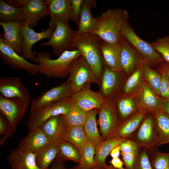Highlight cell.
<instances>
[{"label":"cell","mask_w":169,"mask_h":169,"mask_svg":"<svg viewBox=\"0 0 169 169\" xmlns=\"http://www.w3.org/2000/svg\"><path fill=\"white\" fill-rule=\"evenodd\" d=\"M89 113L72 102L69 110L65 114L62 115L65 127L78 126L84 127Z\"/></svg>","instance_id":"obj_33"},{"label":"cell","mask_w":169,"mask_h":169,"mask_svg":"<svg viewBox=\"0 0 169 169\" xmlns=\"http://www.w3.org/2000/svg\"><path fill=\"white\" fill-rule=\"evenodd\" d=\"M23 21L32 28L41 19L48 15L45 0H27L23 7Z\"/></svg>","instance_id":"obj_20"},{"label":"cell","mask_w":169,"mask_h":169,"mask_svg":"<svg viewBox=\"0 0 169 169\" xmlns=\"http://www.w3.org/2000/svg\"><path fill=\"white\" fill-rule=\"evenodd\" d=\"M0 58L3 64L16 70H23L31 75L39 73V65L31 63L18 54L0 38Z\"/></svg>","instance_id":"obj_12"},{"label":"cell","mask_w":169,"mask_h":169,"mask_svg":"<svg viewBox=\"0 0 169 169\" xmlns=\"http://www.w3.org/2000/svg\"><path fill=\"white\" fill-rule=\"evenodd\" d=\"M71 102L70 98L30 111L27 124L29 130L40 127L53 117L65 114L69 110Z\"/></svg>","instance_id":"obj_9"},{"label":"cell","mask_w":169,"mask_h":169,"mask_svg":"<svg viewBox=\"0 0 169 169\" xmlns=\"http://www.w3.org/2000/svg\"><path fill=\"white\" fill-rule=\"evenodd\" d=\"M62 140L75 146L81 154L88 142L84 127L80 126L65 128Z\"/></svg>","instance_id":"obj_31"},{"label":"cell","mask_w":169,"mask_h":169,"mask_svg":"<svg viewBox=\"0 0 169 169\" xmlns=\"http://www.w3.org/2000/svg\"><path fill=\"white\" fill-rule=\"evenodd\" d=\"M50 18L49 23L56 24V21H71L70 0H45Z\"/></svg>","instance_id":"obj_24"},{"label":"cell","mask_w":169,"mask_h":169,"mask_svg":"<svg viewBox=\"0 0 169 169\" xmlns=\"http://www.w3.org/2000/svg\"><path fill=\"white\" fill-rule=\"evenodd\" d=\"M147 112L142 110H138L127 119L121 123L114 138L127 140L130 139L137 130Z\"/></svg>","instance_id":"obj_25"},{"label":"cell","mask_w":169,"mask_h":169,"mask_svg":"<svg viewBox=\"0 0 169 169\" xmlns=\"http://www.w3.org/2000/svg\"><path fill=\"white\" fill-rule=\"evenodd\" d=\"M128 11L120 8L109 9L98 16L97 28L90 32L99 36L103 41L110 43L120 42L121 31L124 25L128 21Z\"/></svg>","instance_id":"obj_1"},{"label":"cell","mask_w":169,"mask_h":169,"mask_svg":"<svg viewBox=\"0 0 169 169\" xmlns=\"http://www.w3.org/2000/svg\"><path fill=\"white\" fill-rule=\"evenodd\" d=\"M120 62L122 71L131 74L143 61L131 46L121 36L120 42Z\"/></svg>","instance_id":"obj_19"},{"label":"cell","mask_w":169,"mask_h":169,"mask_svg":"<svg viewBox=\"0 0 169 169\" xmlns=\"http://www.w3.org/2000/svg\"><path fill=\"white\" fill-rule=\"evenodd\" d=\"M124 82L121 88V96H136L143 89L145 83L140 66H137Z\"/></svg>","instance_id":"obj_28"},{"label":"cell","mask_w":169,"mask_h":169,"mask_svg":"<svg viewBox=\"0 0 169 169\" xmlns=\"http://www.w3.org/2000/svg\"><path fill=\"white\" fill-rule=\"evenodd\" d=\"M90 84H86L70 98L73 103L88 113L99 109L106 100L99 92H94L91 90Z\"/></svg>","instance_id":"obj_13"},{"label":"cell","mask_w":169,"mask_h":169,"mask_svg":"<svg viewBox=\"0 0 169 169\" xmlns=\"http://www.w3.org/2000/svg\"><path fill=\"white\" fill-rule=\"evenodd\" d=\"M0 93L8 98H18L28 107L30 100L29 92L20 79L17 77H4L0 79Z\"/></svg>","instance_id":"obj_15"},{"label":"cell","mask_w":169,"mask_h":169,"mask_svg":"<svg viewBox=\"0 0 169 169\" xmlns=\"http://www.w3.org/2000/svg\"><path fill=\"white\" fill-rule=\"evenodd\" d=\"M125 74L112 71L104 64L99 85V92L105 100H114L124 82Z\"/></svg>","instance_id":"obj_10"},{"label":"cell","mask_w":169,"mask_h":169,"mask_svg":"<svg viewBox=\"0 0 169 169\" xmlns=\"http://www.w3.org/2000/svg\"><path fill=\"white\" fill-rule=\"evenodd\" d=\"M138 152V151L131 153H121L125 165V169H134V163Z\"/></svg>","instance_id":"obj_47"},{"label":"cell","mask_w":169,"mask_h":169,"mask_svg":"<svg viewBox=\"0 0 169 169\" xmlns=\"http://www.w3.org/2000/svg\"><path fill=\"white\" fill-rule=\"evenodd\" d=\"M95 0H83L80 14L79 23L78 29L75 30L76 35L91 32L97 28L98 23L96 18L91 13V9L96 6Z\"/></svg>","instance_id":"obj_21"},{"label":"cell","mask_w":169,"mask_h":169,"mask_svg":"<svg viewBox=\"0 0 169 169\" xmlns=\"http://www.w3.org/2000/svg\"><path fill=\"white\" fill-rule=\"evenodd\" d=\"M150 44L164 61L169 63V36L158 39Z\"/></svg>","instance_id":"obj_40"},{"label":"cell","mask_w":169,"mask_h":169,"mask_svg":"<svg viewBox=\"0 0 169 169\" xmlns=\"http://www.w3.org/2000/svg\"><path fill=\"white\" fill-rule=\"evenodd\" d=\"M63 162L56 159L49 169H64Z\"/></svg>","instance_id":"obj_52"},{"label":"cell","mask_w":169,"mask_h":169,"mask_svg":"<svg viewBox=\"0 0 169 169\" xmlns=\"http://www.w3.org/2000/svg\"><path fill=\"white\" fill-rule=\"evenodd\" d=\"M98 124L103 140L113 138L121 124L114 100H105L97 110Z\"/></svg>","instance_id":"obj_7"},{"label":"cell","mask_w":169,"mask_h":169,"mask_svg":"<svg viewBox=\"0 0 169 169\" xmlns=\"http://www.w3.org/2000/svg\"><path fill=\"white\" fill-rule=\"evenodd\" d=\"M121 123L138 110L136 96L117 97L114 100Z\"/></svg>","instance_id":"obj_32"},{"label":"cell","mask_w":169,"mask_h":169,"mask_svg":"<svg viewBox=\"0 0 169 169\" xmlns=\"http://www.w3.org/2000/svg\"><path fill=\"white\" fill-rule=\"evenodd\" d=\"M75 31L70 27L68 21L58 20L54 33L47 41L41 44V46H50L54 54L59 56L66 50L76 49L74 41Z\"/></svg>","instance_id":"obj_4"},{"label":"cell","mask_w":169,"mask_h":169,"mask_svg":"<svg viewBox=\"0 0 169 169\" xmlns=\"http://www.w3.org/2000/svg\"><path fill=\"white\" fill-rule=\"evenodd\" d=\"M120 151L119 146L118 145L112 150L110 155L112 158L118 157L120 154Z\"/></svg>","instance_id":"obj_53"},{"label":"cell","mask_w":169,"mask_h":169,"mask_svg":"<svg viewBox=\"0 0 169 169\" xmlns=\"http://www.w3.org/2000/svg\"><path fill=\"white\" fill-rule=\"evenodd\" d=\"M138 110H142L152 114L157 110H163L161 98L157 96L145 83L144 87L136 96Z\"/></svg>","instance_id":"obj_22"},{"label":"cell","mask_w":169,"mask_h":169,"mask_svg":"<svg viewBox=\"0 0 169 169\" xmlns=\"http://www.w3.org/2000/svg\"><path fill=\"white\" fill-rule=\"evenodd\" d=\"M95 146L88 142L81 154L78 167L82 169H90L96 166L95 160Z\"/></svg>","instance_id":"obj_39"},{"label":"cell","mask_w":169,"mask_h":169,"mask_svg":"<svg viewBox=\"0 0 169 169\" xmlns=\"http://www.w3.org/2000/svg\"><path fill=\"white\" fill-rule=\"evenodd\" d=\"M107 169H116L114 168L112 165L108 166Z\"/></svg>","instance_id":"obj_55"},{"label":"cell","mask_w":169,"mask_h":169,"mask_svg":"<svg viewBox=\"0 0 169 169\" xmlns=\"http://www.w3.org/2000/svg\"><path fill=\"white\" fill-rule=\"evenodd\" d=\"M27 0H8L5 1L10 5L16 7H23Z\"/></svg>","instance_id":"obj_49"},{"label":"cell","mask_w":169,"mask_h":169,"mask_svg":"<svg viewBox=\"0 0 169 169\" xmlns=\"http://www.w3.org/2000/svg\"><path fill=\"white\" fill-rule=\"evenodd\" d=\"M153 115L158 139V146L169 143V115L162 110H157Z\"/></svg>","instance_id":"obj_30"},{"label":"cell","mask_w":169,"mask_h":169,"mask_svg":"<svg viewBox=\"0 0 169 169\" xmlns=\"http://www.w3.org/2000/svg\"><path fill=\"white\" fill-rule=\"evenodd\" d=\"M126 140L113 138L103 140L95 146V161L97 166H104L106 165L105 161L112 150Z\"/></svg>","instance_id":"obj_29"},{"label":"cell","mask_w":169,"mask_h":169,"mask_svg":"<svg viewBox=\"0 0 169 169\" xmlns=\"http://www.w3.org/2000/svg\"><path fill=\"white\" fill-rule=\"evenodd\" d=\"M59 143L51 141L36 154L38 166L43 169H49V166L55 159L58 152Z\"/></svg>","instance_id":"obj_34"},{"label":"cell","mask_w":169,"mask_h":169,"mask_svg":"<svg viewBox=\"0 0 169 169\" xmlns=\"http://www.w3.org/2000/svg\"><path fill=\"white\" fill-rule=\"evenodd\" d=\"M164 72L167 75L169 79V63L165 61L161 63L158 69Z\"/></svg>","instance_id":"obj_50"},{"label":"cell","mask_w":169,"mask_h":169,"mask_svg":"<svg viewBox=\"0 0 169 169\" xmlns=\"http://www.w3.org/2000/svg\"><path fill=\"white\" fill-rule=\"evenodd\" d=\"M51 141L41 127L28 130V134L20 141L17 148L37 154Z\"/></svg>","instance_id":"obj_18"},{"label":"cell","mask_w":169,"mask_h":169,"mask_svg":"<svg viewBox=\"0 0 169 169\" xmlns=\"http://www.w3.org/2000/svg\"><path fill=\"white\" fill-rule=\"evenodd\" d=\"M56 24L49 23V27L47 30L36 32L30 28L26 22L23 21L20 30L23 40V57L26 59L38 64V56L32 51V47L35 43L40 40L45 39L49 40L54 31Z\"/></svg>","instance_id":"obj_8"},{"label":"cell","mask_w":169,"mask_h":169,"mask_svg":"<svg viewBox=\"0 0 169 169\" xmlns=\"http://www.w3.org/2000/svg\"><path fill=\"white\" fill-rule=\"evenodd\" d=\"M110 162L114 168L116 169H125L123 167V162L119 157L112 158Z\"/></svg>","instance_id":"obj_48"},{"label":"cell","mask_w":169,"mask_h":169,"mask_svg":"<svg viewBox=\"0 0 169 169\" xmlns=\"http://www.w3.org/2000/svg\"><path fill=\"white\" fill-rule=\"evenodd\" d=\"M23 7H16L0 0V17L3 22H22L23 21Z\"/></svg>","instance_id":"obj_38"},{"label":"cell","mask_w":169,"mask_h":169,"mask_svg":"<svg viewBox=\"0 0 169 169\" xmlns=\"http://www.w3.org/2000/svg\"><path fill=\"white\" fill-rule=\"evenodd\" d=\"M151 165L153 169H169V153L156 151Z\"/></svg>","instance_id":"obj_41"},{"label":"cell","mask_w":169,"mask_h":169,"mask_svg":"<svg viewBox=\"0 0 169 169\" xmlns=\"http://www.w3.org/2000/svg\"><path fill=\"white\" fill-rule=\"evenodd\" d=\"M40 127L50 141L59 142L62 140L65 127L61 115L50 118Z\"/></svg>","instance_id":"obj_27"},{"label":"cell","mask_w":169,"mask_h":169,"mask_svg":"<svg viewBox=\"0 0 169 169\" xmlns=\"http://www.w3.org/2000/svg\"><path fill=\"white\" fill-rule=\"evenodd\" d=\"M22 22L0 21L4 34L1 33L0 38L18 54L23 56V42L20 30Z\"/></svg>","instance_id":"obj_17"},{"label":"cell","mask_w":169,"mask_h":169,"mask_svg":"<svg viewBox=\"0 0 169 169\" xmlns=\"http://www.w3.org/2000/svg\"><path fill=\"white\" fill-rule=\"evenodd\" d=\"M134 169H153L146 151L138 152L134 163Z\"/></svg>","instance_id":"obj_43"},{"label":"cell","mask_w":169,"mask_h":169,"mask_svg":"<svg viewBox=\"0 0 169 169\" xmlns=\"http://www.w3.org/2000/svg\"></svg>","instance_id":"obj_56"},{"label":"cell","mask_w":169,"mask_h":169,"mask_svg":"<svg viewBox=\"0 0 169 169\" xmlns=\"http://www.w3.org/2000/svg\"><path fill=\"white\" fill-rule=\"evenodd\" d=\"M16 128L12 127L2 114L0 115V134L3 135L0 140V145L2 146L9 137L14 132Z\"/></svg>","instance_id":"obj_42"},{"label":"cell","mask_w":169,"mask_h":169,"mask_svg":"<svg viewBox=\"0 0 169 169\" xmlns=\"http://www.w3.org/2000/svg\"><path fill=\"white\" fill-rule=\"evenodd\" d=\"M108 166L107 165L105 166H96L93 168L90 169H107ZM64 169H82L79 168L78 166L77 167H74L70 169H66L64 167Z\"/></svg>","instance_id":"obj_54"},{"label":"cell","mask_w":169,"mask_h":169,"mask_svg":"<svg viewBox=\"0 0 169 169\" xmlns=\"http://www.w3.org/2000/svg\"><path fill=\"white\" fill-rule=\"evenodd\" d=\"M28 106L18 98H8L0 94V110L9 124L16 128Z\"/></svg>","instance_id":"obj_16"},{"label":"cell","mask_w":169,"mask_h":169,"mask_svg":"<svg viewBox=\"0 0 169 169\" xmlns=\"http://www.w3.org/2000/svg\"><path fill=\"white\" fill-rule=\"evenodd\" d=\"M103 40L91 33L76 35L74 41L76 49L80 52L100 80L104 66L101 46Z\"/></svg>","instance_id":"obj_2"},{"label":"cell","mask_w":169,"mask_h":169,"mask_svg":"<svg viewBox=\"0 0 169 169\" xmlns=\"http://www.w3.org/2000/svg\"><path fill=\"white\" fill-rule=\"evenodd\" d=\"M81 153L76 147L71 143L62 140L59 143V150L56 159L64 162L71 160L79 163Z\"/></svg>","instance_id":"obj_37"},{"label":"cell","mask_w":169,"mask_h":169,"mask_svg":"<svg viewBox=\"0 0 169 169\" xmlns=\"http://www.w3.org/2000/svg\"><path fill=\"white\" fill-rule=\"evenodd\" d=\"M121 35L136 51L143 61L150 66L160 64L164 61L162 56L150 43L143 40L136 34L128 21L122 28Z\"/></svg>","instance_id":"obj_5"},{"label":"cell","mask_w":169,"mask_h":169,"mask_svg":"<svg viewBox=\"0 0 169 169\" xmlns=\"http://www.w3.org/2000/svg\"><path fill=\"white\" fill-rule=\"evenodd\" d=\"M69 76L66 82L75 92L81 90L86 84L93 83L99 85L100 83L93 69L81 55L72 62Z\"/></svg>","instance_id":"obj_6"},{"label":"cell","mask_w":169,"mask_h":169,"mask_svg":"<svg viewBox=\"0 0 169 169\" xmlns=\"http://www.w3.org/2000/svg\"><path fill=\"white\" fill-rule=\"evenodd\" d=\"M101 50L105 65L112 71L123 72L120 62V42L110 43L103 40Z\"/></svg>","instance_id":"obj_26"},{"label":"cell","mask_w":169,"mask_h":169,"mask_svg":"<svg viewBox=\"0 0 169 169\" xmlns=\"http://www.w3.org/2000/svg\"><path fill=\"white\" fill-rule=\"evenodd\" d=\"M139 147L152 150L158 146V139L153 115H146L138 129L134 141Z\"/></svg>","instance_id":"obj_14"},{"label":"cell","mask_w":169,"mask_h":169,"mask_svg":"<svg viewBox=\"0 0 169 169\" xmlns=\"http://www.w3.org/2000/svg\"><path fill=\"white\" fill-rule=\"evenodd\" d=\"M75 92L66 81L53 87L33 99L32 101L30 111L68 99Z\"/></svg>","instance_id":"obj_11"},{"label":"cell","mask_w":169,"mask_h":169,"mask_svg":"<svg viewBox=\"0 0 169 169\" xmlns=\"http://www.w3.org/2000/svg\"><path fill=\"white\" fill-rule=\"evenodd\" d=\"M119 146L121 153H131L138 151L139 147L134 141L130 139L122 142Z\"/></svg>","instance_id":"obj_46"},{"label":"cell","mask_w":169,"mask_h":169,"mask_svg":"<svg viewBox=\"0 0 169 169\" xmlns=\"http://www.w3.org/2000/svg\"><path fill=\"white\" fill-rule=\"evenodd\" d=\"M161 74V81L159 91L161 98L169 99V79L166 74L162 70L158 69Z\"/></svg>","instance_id":"obj_45"},{"label":"cell","mask_w":169,"mask_h":169,"mask_svg":"<svg viewBox=\"0 0 169 169\" xmlns=\"http://www.w3.org/2000/svg\"><path fill=\"white\" fill-rule=\"evenodd\" d=\"M144 82L159 97L161 98L159 89L161 74L157 71L152 69L149 65L142 61L140 65Z\"/></svg>","instance_id":"obj_35"},{"label":"cell","mask_w":169,"mask_h":169,"mask_svg":"<svg viewBox=\"0 0 169 169\" xmlns=\"http://www.w3.org/2000/svg\"><path fill=\"white\" fill-rule=\"evenodd\" d=\"M8 160L12 169H43L37 164L36 154L17 148L12 150Z\"/></svg>","instance_id":"obj_23"},{"label":"cell","mask_w":169,"mask_h":169,"mask_svg":"<svg viewBox=\"0 0 169 169\" xmlns=\"http://www.w3.org/2000/svg\"><path fill=\"white\" fill-rule=\"evenodd\" d=\"M70 1L71 21L74 22L78 26L83 0H70Z\"/></svg>","instance_id":"obj_44"},{"label":"cell","mask_w":169,"mask_h":169,"mask_svg":"<svg viewBox=\"0 0 169 169\" xmlns=\"http://www.w3.org/2000/svg\"><path fill=\"white\" fill-rule=\"evenodd\" d=\"M36 54L39 65V73L54 78H64L69 75L72 62L81 55L78 49L65 51L56 59H51L47 52H38Z\"/></svg>","instance_id":"obj_3"},{"label":"cell","mask_w":169,"mask_h":169,"mask_svg":"<svg viewBox=\"0 0 169 169\" xmlns=\"http://www.w3.org/2000/svg\"><path fill=\"white\" fill-rule=\"evenodd\" d=\"M97 110H94L89 112L84 126L88 141L95 146L103 141L100 135L97 127L96 117Z\"/></svg>","instance_id":"obj_36"},{"label":"cell","mask_w":169,"mask_h":169,"mask_svg":"<svg viewBox=\"0 0 169 169\" xmlns=\"http://www.w3.org/2000/svg\"><path fill=\"white\" fill-rule=\"evenodd\" d=\"M163 111L169 115V99L161 98Z\"/></svg>","instance_id":"obj_51"}]
</instances>
